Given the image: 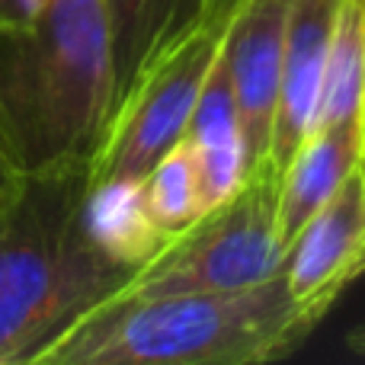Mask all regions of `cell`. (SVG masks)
Segmentation results:
<instances>
[{
	"label": "cell",
	"instance_id": "cell-1",
	"mask_svg": "<svg viewBox=\"0 0 365 365\" xmlns=\"http://www.w3.org/2000/svg\"><path fill=\"white\" fill-rule=\"evenodd\" d=\"M135 269L96 231L87 170L29 177L0 215V365H38Z\"/></svg>",
	"mask_w": 365,
	"mask_h": 365
},
{
	"label": "cell",
	"instance_id": "cell-2",
	"mask_svg": "<svg viewBox=\"0 0 365 365\" xmlns=\"http://www.w3.org/2000/svg\"><path fill=\"white\" fill-rule=\"evenodd\" d=\"M327 317L298 302L285 269L266 282L225 292L122 298L96 308L38 365H259L304 346Z\"/></svg>",
	"mask_w": 365,
	"mask_h": 365
},
{
	"label": "cell",
	"instance_id": "cell-3",
	"mask_svg": "<svg viewBox=\"0 0 365 365\" xmlns=\"http://www.w3.org/2000/svg\"><path fill=\"white\" fill-rule=\"evenodd\" d=\"M115 106L103 0H48L0 29V145L26 177L87 170Z\"/></svg>",
	"mask_w": 365,
	"mask_h": 365
},
{
	"label": "cell",
	"instance_id": "cell-4",
	"mask_svg": "<svg viewBox=\"0 0 365 365\" xmlns=\"http://www.w3.org/2000/svg\"><path fill=\"white\" fill-rule=\"evenodd\" d=\"M227 26L195 13L119 93L103 138L87 164L90 192L138 189L167 151L189 132L195 103L227 38Z\"/></svg>",
	"mask_w": 365,
	"mask_h": 365
},
{
	"label": "cell",
	"instance_id": "cell-5",
	"mask_svg": "<svg viewBox=\"0 0 365 365\" xmlns=\"http://www.w3.org/2000/svg\"><path fill=\"white\" fill-rule=\"evenodd\" d=\"M276 212L279 173L272 167H257L231 199L151 253L113 302L247 289L279 276L289 247L279 234Z\"/></svg>",
	"mask_w": 365,
	"mask_h": 365
},
{
	"label": "cell",
	"instance_id": "cell-6",
	"mask_svg": "<svg viewBox=\"0 0 365 365\" xmlns=\"http://www.w3.org/2000/svg\"><path fill=\"white\" fill-rule=\"evenodd\" d=\"M289 16L292 0H244L227 26L225 61L231 71L250 170L269 167Z\"/></svg>",
	"mask_w": 365,
	"mask_h": 365
},
{
	"label": "cell",
	"instance_id": "cell-7",
	"mask_svg": "<svg viewBox=\"0 0 365 365\" xmlns=\"http://www.w3.org/2000/svg\"><path fill=\"white\" fill-rule=\"evenodd\" d=\"M365 272V167L353 173L295 234L285 250V282L298 302L334 308Z\"/></svg>",
	"mask_w": 365,
	"mask_h": 365
},
{
	"label": "cell",
	"instance_id": "cell-8",
	"mask_svg": "<svg viewBox=\"0 0 365 365\" xmlns=\"http://www.w3.org/2000/svg\"><path fill=\"white\" fill-rule=\"evenodd\" d=\"M340 4L343 0H292L269 145V167L276 173H282L295 158L321 113L324 74Z\"/></svg>",
	"mask_w": 365,
	"mask_h": 365
},
{
	"label": "cell",
	"instance_id": "cell-9",
	"mask_svg": "<svg viewBox=\"0 0 365 365\" xmlns=\"http://www.w3.org/2000/svg\"><path fill=\"white\" fill-rule=\"evenodd\" d=\"M359 167H365V119L311 128L295 158L279 173L276 221L285 247Z\"/></svg>",
	"mask_w": 365,
	"mask_h": 365
},
{
	"label": "cell",
	"instance_id": "cell-10",
	"mask_svg": "<svg viewBox=\"0 0 365 365\" xmlns=\"http://www.w3.org/2000/svg\"><path fill=\"white\" fill-rule=\"evenodd\" d=\"M115 64V100L138 68L199 13V0H103Z\"/></svg>",
	"mask_w": 365,
	"mask_h": 365
},
{
	"label": "cell",
	"instance_id": "cell-11",
	"mask_svg": "<svg viewBox=\"0 0 365 365\" xmlns=\"http://www.w3.org/2000/svg\"><path fill=\"white\" fill-rule=\"evenodd\" d=\"M138 205L164 244H170L173 237L189 231L205 212H212L205 192H202L195 151L189 138H182L173 151H167L158 160V167L141 180Z\"/></svg>",
	"mask_w": 365,
	"mask_h": 365
},
{
	"label": "cell",
	"instance_id": "cell-12",
	"mask_svg": "<svg viewBox=\"0 0 365 365\" xmlns=\"http://www.w3.org/2000/svg\"><path fill=\"white\" fill-rule=\"evenodd\" d=\"M349 119H365V0L340 4L314 128Z\"/></svg>",
	"mask_w": 365,
	"mask_h": 365
},
{
	"label": "cell",
	"instance_id": "cell-13",
	"mask_svg": "<svg viewBox=\"0 0 365 365\" xmlns=\"http://www.w3.org/2000/svg\"><path fill=\"white\" fill-rule=\"evenodd\" d=\"M26 182H29V177L19 170L16 160L6 154L4 145H0V215H4L6 208L19 199V195H23Z\"/></svg>",
	"mask_w": 365,
	"mask_h": 365
},
{
	"label": "cell",
	"instance_id": "cell-14",
	"mask_svg": "<svg viewBox=\"0 0 365 365\" xmlns=\"http://www.w3.org/2000/svg\"><path fill=\"white\" fill-rule=\"evenodd\" d=\"M48 0H0V29H23L32 26Z\"/></svg>",
	"mask_w": 365,
	"mask_h": 365
},
{
	"label": "cell",
	"instance_id": "cell-15",
	"mask_svg": "<svg viewBox=\"0 0 365 365\" xmlns=\"http://www.w3.org/2000/svg\"><path fill=\"white\" fill-rule=\"evenodd\" d=\"M240 4L244 0H199V13H205L208 19H218V23H231Z\"/></svg>",
	"mask_w": 365,
	"mask_h": 365
},
{
	"label": "cell",
	"instance_id": "cell-16",
	"mask_svg": "<svg viewBox=\"0 0 365 365\" xmlns=\"http://www.w3.org/2000/svg\"><path fill=\"white\" fill-rule=\"evenodd\" d=\"M346 346H349V353H356V356H362L365 359V324H359V327H353L346 334Z\"/></svg>",
	"mask_w": 365,
	"mask_h": 365
}]
</instances>
